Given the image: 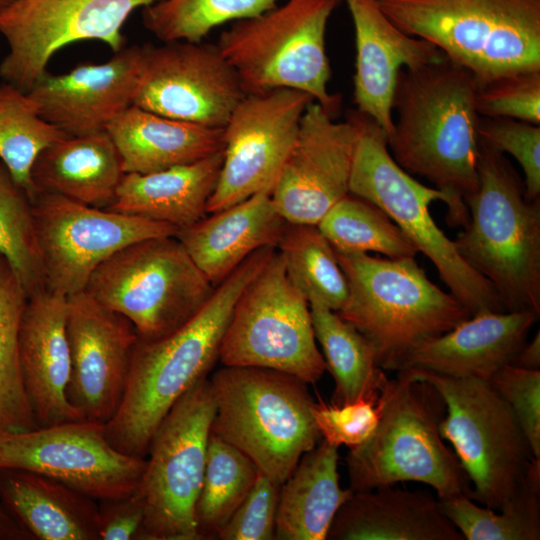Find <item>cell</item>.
Masks as SVG:
<instances>
[{"label":"cell","mask_w":540,"mask_h":540,"mask_svg":"<svg viewBox=\"0 0 540 540\" xmlns=\"http://www.w3.org/2000/svg\"><path fill=\"white\" fill-rule=\"evenodd\" d=\"M479 141L515 158L524 173L525 195L540 199V126L510 119L481 117Z\"/></svg>","instance_id":"42"},{"label":"cell","mask_w":540,"mask_h":540,"mask_svg":"<svg viewBox=\"0 0 540 540\" xmlns=\"http://www.w3.org/2000/svg\"><path fill=\"white\" fill-rule=\"evenodd\" d=\"M286 223L271 192L263 191L207 214L175 236L216 287L257 250L276 248Z\"/></svg>","instance_id":"25"},{"label":"cell","mask_w":540,"mask_h":540,"mask_svg":"<svg viewBox=\"0 0 540 540\" xmlns=\"http://www.w3.org/2000/svg\"><path fill=\"white\" fill-rule=\"evenodd\" d=\"M224 366L272 369L315 384L326 371L310 304L275 250L237 299L219 353Z\"/></svg>","instance_id":"12"},{"label":"cell","mask_w":540,"mask_h":540,"mask_svg":"<svg viewBox=\"0 0 540 540\" xmlns=\"http://www.w3.org/2000/svg\"><path fill=\"white\" fill-rule=\"evenodd\" d=\"M312 101L289 88L244 95L223 128L222 166L208 214L272 191Z\"/></svg>","instance_id":"17"},{"label":"cell","mask_w":540,"mask_h":540,"mask_svg":"<svg viewBox=\"0 0 540 540\" xmlns=\"http://www.w3.org/2000/svg\"><path fill=\"white\" fill-rule=\"evenodd\" d=\"M0 540H32L0 503Z\"/></svg>","instance_id":"48"},{"label":"cell","mask_w":540,"mask_h":540,"mask_svg":"<svg viewBox=\"0 0 540 540\" xmlns=\"http://www.w3.org/2000/svg\"><path fill=\"white\" fill-rule=\"evenodd\" d=\"M405 34L467 69L477 85L540 69V0H379Z\"/></svg>","instance_id":"6"},{"label":"cell","mask_w":540,"mask_h":540,"mask_svg":"<svg viewBox=\"0 0 540 540\" xmlns=\"http://www.w3.org/2000/svg\"><path fill=\"white\" fill-rule=\"evenodd\" d=\"M335 252L348 284L337 313L370 342L384 371H398L418 345L471 317L450 292L430 281L415 257Z\"/></svg>","instance_id":"5"},{"label":"cell","mask_w":540,"mask_h":540,"mask_svg":"<svg viewBox=\"0 0 540 540\" xmlns=\"http://www.w3.org/2000/svg\"><path fill=\"white\" fill-rule=\"evenodd\" d=\"M410 369L444 400L439 431L470 480L469 498L499 510L522 488L535 459L512 410L489 381Z\"/></svg>","instance_id":"11"},{"label":"cell","mask_w":540,"mask_h":540,"mask_svg":"<svg viewBox=\"0 0 540 540\" xmlns=\"http://www.w3.org/2000/svg\"><path fill=\"white\" fill-rule=\"evenodd\" d=\"M67 135L47 122L28 92L0 84V161L32 200L31 169L39 153Z\"/></svg>","instance_id":"38"},{"label":"cell","mask_w":540,"mask_h":540,"mask_svg":"<svg viewBox=\"0 0 540 540\" xmlns=\"http://www.w3.org/2000/svg\"><path fill=\"white\" fill-rule=\"evenodd\" d=\"M218 46L204 41L140 45L133 105L211 128H224L244 97Z\"/></svg>","instance_id":"18"},{"label":"cell","mask_w":540,"mask_h":540,"mask_svg":"<svg viewBox=\"0 0 540 540\" xmlns=\"http://www.w3.org/2000/svg\"><path fill=\"white\" fill-rule=\"evenodd\" d=\"M355 32L354 103L387 138L393 129L392 98L398 73L443 58L429 42L399 30L379 0H345Z\"/></svg>","instance_id":"23"},{"label":"cell","mask_w":540,"mask_h":540,"mask_svg":"<svg viewBox=\"0 0 540 540\" xmlns=\"http://www.w3.org/2000/svg\"><path fill=\"white\" fill-rule=\"evenodd\" d=\"M338 447L321 439L281 484L275 539L325 540L340 507L353 494L339 482Z\"/></svg>","instance_id":"31"},{"label":"cell","mask_w":540,"mask_h":540,"mask_svg":"<svg viewBox=\"0 0 540 540\" xmlns=\"http://www.w3.org/2000/svg\"><path fill=\"white\" fill-rule=\"evenodd\" d=\"M33 210L45 287L65 297L84 291L95 269L120 249L149 238L175 236L179 230L48 192L35 194Z\"/></svg>","instance_id":"14"},{"label":"cell","mask_w":540,"mask_h":540,"mask_svg":"<svg viewBox=\"0 0 540 540\" xmlns=\"http://www.w3.org/2000/svg\"><path fill=\"white\" fill-rule=\"evenodd\" d=\"M140 45L124 47L100 64L48 72L28 91L41 116L67 136L106 132L133 105Z\"/></svg>","instance_id":"21"},{"label":"cell","mask_w":540,"mask_h":540,"mask_svg":"<svg viewBox=\"0 0 540 540\" xmlns=\"http://www.w3.org/2000/svg\"><path fill=\"white\" fill-rule=\"evenodd\" d=\"M327 539L464 540L438 499L395 485L353 492L335 515Z\"/></svg>","instance_id":"26"},{"label":"cell","mask_w":540,"mask_h":540,"mask_svg":"<svg viewBox=\"0 0 540 540\" xmlns=\"http://www.w3.org/2000/svg\"><path fill=\"white\" fill-rule=\"evenodd\" d=\"M477 172V190L466 201L469 222L455 247L506 311L540 315V199L529 200L506 156L480 141Z\"/></svg>","instance_id":"3"},{"label":"cell","mask_w":540,"mask_h":540,"mask_svg":"<svg viewBox=\"0 0 540 540\" xmlns=\"http://www.w3.org/2000/svg\"><path fill=\"white\" fill-rule=\"evenodd\" d=\"M282 1L160 0L142 9V21L162 42H200L214 28L258 15Z\"/></svg>","instance_id":"39"},{"label":"cell","mask_w":540,"mask_h":540,"mask_svg":"<svg viewBox=\"0 0 540 540\" xmlns=\"http://www.w3.org/2000/svg\"><path fill=\"white\" fill-rule=\"evenodd\" d=\"M146 458L117 450L105 424L78 420L22 432H0V468L35 472L97 501L129 496Z\"/></svg>","instance_id":"16"},{"label":"cell","mask_w":540,"mask_h":540,"mask_svg":"<svg viewBox=\"0 0 540 540\" xmlns=\"http://www.w3.org/2000/svg\"><path fill=\"white\" fill-rule=\"evenodd\" d=\"M144 507L129 496L98 501L99 540H143Z\"/></svg>","instance_id":"46"},{"label":"cell","mask_w":540,"mask_h":540,"mask_svg":"<svg viewBox=\"0 0 540 540\" xmlns=\"http://www.w3.org/2000/svg\"><path fill=\"white\" fill-rule=\"evenodd\" d=\"M258 473L248 456L210 432L195 508L200 540L216 539L218 531L251 490Z\"/></svg>","instance_id":"36"},{"label":"cell","mask_w":540,"mask_h":540,"mask_svg":"<svg viewBox=\"0 0 540 540\" xmlns=\"http://www.w3.org/2000/svg\"><path fill=\"white\" fill-rule=\"evenodd\" d=\"M275 247H264L218 284L204 306L170 334L138 339L121 404L105 424L109 442L119 451L146 458L151 439L172 406L207 378L219 360L233 307L260 272Z\"/></svg>","instance_id":"2"},{"label":"cell","mask_w":540,"mask_h":540,"mask_svg":"<svg viewBox=\"0 0 540 540\" xmlns=\"http://www.w3.org/2000/svg\"><path fill=\"white\" fill-rule=\"evenodd\" d=\"M358 125L349 193L381 208L435 266L449 292L472 315L505 312L497 292L459 255L433 220L429 205L448 203L447 195L426 186L402 169L388 149L387 136L370 117L356 111Z\"/></svg>","instance_id":"9"},{"label":"cell","mask_w":540,"mask_h":540,"mask_svg":"<svg viewBox=\"0 0 540 540\" xmlns=\"http://www.w3.org/2000/svg\"><path fill=\"white\" fill-rule=\"evenodd\" d=\"M439 503L464 540H539L540 459L532 461L522 488L499 510L478 505L465 495Z\"/></svg>","instance_id":"33"},{"label":"cell","mask_w":540,"mask_h":540,"mask_svg":"<svg viewBox=\"0 0 540 540\" xmlns=\"http://www.w3.org/2000/svg\"><path fill=\"white\" fill-rule=\"evenodd\" d=\"M341 0H283L258 15L238 19L216 45L245 94L289 88L308 93L332 116L340 98L329 92L328 21Z\"/></svg>","instance_id":"8"},{"label":"cell","mask_w":540,"mask_h":540,"mask_svg":"<svg viewBox=\"0 0 540 540\" xmlns=\"http://www.w3.org/2000/svg\"><path fill=\"white\" fill-rule=\"evenodd\" d=\"M286 273L309 303L335 312L348 296L336 252L317 225L287 222L276 246Z\"/></svg>","instance_id":"34"},{"label":"cell","mask_w":540,"mask_h":540,"mask_svg":"<svg viewBox=\"0 0 540 540\" xmlns=\"http://www.w3.org/2000/svg\"><path fill=\"white\" fill-rule=\"evenodd\" d=\"M124 174L115 144L100 132L66 136L46 146L33 163L31 182L35 194L54 193L108 208Z\"/></svg>","instance_id":"29"},{"label":"cell","mask_w":540,"mask_h":540,"mask_svg":"<svg viewBox=\"0 0 540 540\" xmlns=\"http://www.w3.org/2000/svg\"><path fill=\"white\" fill-rule=\"evenodd\" d=\"M124 173L146 174L190 164L223 150V128L168 118L130 106L106 129Z\"/></svg>","instance_id":"28"},{"label":"cell","mask_w":540,"mask_h":540,"mask_svg":"<svg viewBox=\"0 0 540 540\" xmlns=\"http://www.w3.org/2000/svg\"><path fill=\"white\" fill-rule=\"evenodd\" d=\"M317 227L337 252H375L392 259L419 253L381 208L351 193L337 201Z\"/></svg>","instance_id":"37"},{"label":"cell","mask_w":540,"mask_h":540,"mask_svg":"<svg viewBox=\"0 0 540 540\" xmlns=\"http://www.w3.org/2000/svg\"><path fill=\"white\" fill-rule=\"evenodd\" d=\"M12 0H0V9L9 4Z\"/></svg>","instance_id":"49"},{"label":"cell","mask_w":540,"mask_h":540,"mask_svg":"<svg viewBox=\"0 0 540 540\" xmlns=\"http://www.w3.org/2000/svg\"><path fill=\"white\" fill-rule=\"evenodd\" d=\"M539 315L529 311L472 315L442 335L414 348L401 369H421L453 378L488 381L510 364Z\"/></svg>","instance_id":"24"},{"label":"cell","mask_w":540,"mask_h":540,"mask_svg":"<svg viewBox=\"0 0 540 540\" xmlns=\"http://www.w3.org/2000/svg\"><path fill=\"white\" fill-rule=\"evenodd\" d=\"M215 404L211 433L238 448L282 484L322 439L308 384L272 369L222 366L209 379Z\"/></svg>","instance_id":"7"},{"label":"cell","mask_w":540,"mask_h":540,"mask_svg":"<svg viewBox=\"0 0 540 540\" xmlns=\"http://www.w3.org/2000/svg\"><path fill=\"white\" fill-rule=\"evenodd\" d=\"M0 253L28 295L46 288L38 251L33 200L0 161Z\"/></svg>","instance_id":"40"},{"label":"cell","mask_w":540,"mask_h":540,"mask_svg":"<svg viewBox=\"0 0 540 540\" xmlns=\"http://www.w3.org/2000/svg\"><path fill=\"white\" fill-rule=\"evenodd\" d=\"M476 90L474 76L444 56L400 70L392 98L390 154L447 195L451 227L467 225L466 201L478 187Z\"/></svg>","instance_id":"1"},{"label":"cell","mask_w":540,"mask_h":540,"mask_svg":"<svg viewBox=\"0 0 540 540\" xmlns=\"http://www.w3.org/2000/svg\"><path fill=\"white\" fill-rule=\"evenodd\" d=\"M160 0H12L0 9V34L8 52L0 77L28 92L54 54L75 42L95 40L114 53L125 47L130 15Z\"/></svg>","instance_id":"15"},{"label":"cell","mask_w":540,"mask_h":540,"mask_svg":"<svg viewBox=\"0 0 540 540\" xmlns=\"http://www.w3.org/2000/svg\"><path fill=\"white\" fill-rule=\"evenodd\" d=\"M223 160V150L202 160L157 172L125 173L112 211L164 222L178 229L205 217Z\"/></svg>","instance_id":"30"},{"label":"cell","mask_w":540,"mask_h":540,"mask_svg":"<svg viewBox=\"0 0 540 540\" xmlns=\"http://www.w3.org/2000/svg\"><path fill=\"white\" fill-rule=\"evenodd\" d=\"M19 362L38 427L83 420L67 398L71 359L65 296L47 288L28 295L20 326Z\"/></svg>","instance_id":"22"},{"label":"cell","mask_w":540,"mask_h":540,"mask_svg":"<svg viewBox=\"0 0 540 540\" xmlns=\"http://www.w3.org/2000/svg\"><path fill=\"white\" fill-rule=\"evenodd\" d=\"M312 414L323 440L349 449L364 444L374 433L381 415L380 394L335 404L314 402Z\"/></svg>","instance_id":"43"},{"label":"cell","mask_w":540,"mask_h":540,"mask_svg":"<svg viewBox=\"0 0 540 540\" xmlns=\"http://www.w3.org/2000/svg\"><path fill=\"white\" fill-rule=\"evenodd\" d=\"M0 503L32 540H99L98 501L44 475L0 468Z\"/></svg>","instance_id":"27"},{"label":"cell","mask_w":540,"mask_h":540,"mask_svg":"<svg viewBox=\"0 0 540 540\" xmlns=\"http://www.w3.org/2000/svg\"><path fill=\"white\" fill-rule=\"evenodd\" d=\"M214 413L205 378L172 406L156 429L134 491L144 507L143 540H200L195 508Z\"/></svg>","instance_id":"13"},{"label":"cell","mask_w":540,"mask_h":540,"mask_svg":"<svg viewBox=\"0 0 540 540\" xmlns=\"http://www.w3.org/2000/svg\"><path fill=\"white\" fill-rule=\"evenodd\" d=\"M357 137L353 111L345 121L336 122L318 102L309 103L271 191L274 205L286 222L317 225L349 193Z\"/></svg>","instance_id":"20"},{"label":"cell","mask_w":540,"mask_h":540,"mask_svg":"<svg viewBox=\"0 0 540 540\" xmlns=\"http://www.w3.org/2000/svg\"><path fill=\"white\" fill-rule=\"evenodd\" d=\"M510 365L527 369L540 370V332L537 330L531 341L525 344L511 360Z\"/></svg>","instance_id":"47"},{"label":"cell","mask_w":540,"mask_h":540,"mask_svg":"<svg viewBox=\"0 0 540 540\" xmlns=\"http://www.w3.org/2000/svg\"><path fill=\"white\" fill-rule=\"evenodd\" d=\"M28 293L0 253V432L38 427L23 386L19 362V334Z\"/></svg>","instance_id":"35"},{"label":"cell","mask_w":540,"mask_h":540,"mask_svg":"<svg viewBox=\"0 0 540 540\" xmlns=\"http://www.w3.org/2000/svg\"><path fill=\"white\" fill-rule=\"evenodd\" d=\"M475 101L481 117L540 125V69L511 72L477 85Z\"/></svg>","instance_id":"41"},{"label":"cell","mask_w":540,"mask_h":540,"mask_svg":"<svg viewBox=\"0 0 540 540\" xmlns=\"http://www.w3.org/2000/svg\"><path fill=\"white\" fill-rule=\"evenodd\" d=\"M67 398L83 420L106 424L125 394L138 342L132 323L86 291L66 297Z\"/></svg>","instance_id":"19"},{"label":"cell","mask_w":540,"mask_h":540,"mask_svg":"<svg viewBox=\"0 0 540 540\" xmlns=\"http://www.w3.org/2000/svg\"><path fill=\"white\" fill-rule=\"evenodd\" d=\"M488 381L512 410L533 456L540 459V370L507 364Z\"/></svg>","instance_id":"45"},{"label":"cell","mask_w":540,"mask_h":540,"mask_svg":"<svg viewBox=\"0 0 540 540\" xmlns=\"http://www.w3.org/2000/svg\"><path fill=\"white\" fill-rule=\"evenodd\" d=\"M280 487V483L259 471L251 490L218 531L216 539H275Z\"/></svg>","instance_id":"44"},{"label":"cell","mask_w":540,"mask_h":540,"mask_svg":"<svg viewBox=\"0 0 540 540\" xmlns=\"http://www.w3.org/2000/svg\"><path fill=\"white\" fill-rule=\"evenodd\" d=\"M215 286L176 236L134 242L101 263L86 291L152 341L178 329L211 297Z\"/></svg>","instance_id":"10"},{"label":"cell","mask_w":540,"mask_h":540,"mask_svg":"<svg viewBox=\"0 0 540 540\" xmlns=\"http://www.w3.org/2000/svg\"><path fill=\"white\" fill-rule=\"evenodd\" d=\"M309 304L315 338L335 382L331 402L342 404L379 395L387 377L370 342L337 312Z\"/></svg>","instance_id":"32"},{"label":"cell","mask_w":540,"mask_h":540,"mask_svg":"<svg viewBox=\"0 0 540 540\" xmlns=\"http://www.w3.org/2000/svg\"><path fill=\"white\" fill-rule=\"evenodd\" d=\"M381 415L372 436L345 458L353 492L420 482L439 500L470 496L471 483L439 424L445 403L437 389L410 368L397 371L380 392Z\"/></svg>","instance_id":"4"}]
</instances>
